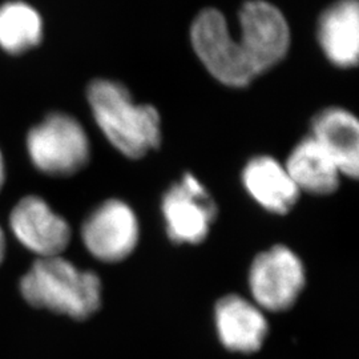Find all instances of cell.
<instances>
[{"mask_svg": "<svg viewBox=\"0 0 359 359\" xmlns=\"http://www.w3.org/2000/svg\"><path fill=\"white\" fill-rule=\"evenodd\" d=\"M10 225L15 237L40 258L60 256L71 241V228L43 198L28 196L13 208Z\"/></svg>", "mask_w": 359, "mask_h": 359, "instance_id": "9c48e42d", "label": "cell"}, {"mask_svg": "<svg viewBox=\"0 0 359 359\" xmlns=\"http://www.w3.org/2000/svg\"><path fill=\"white\" fill-rule=\"evenodd\" d=\"M318 40L326 57L341 68L358 63L359 4L357 0H341L322 13Z\"/></svg>", "mask_w": 359, "mask_h": 359, "instance_id": "4fadbf2b", "label": "cell"}, {"mask_svg": "<svg viewBox=\"0 0 359 359\" xmlns=\"http://www.w3.org/2000/svg\"><path fill=\"white\" fill-rule=\"evenodd\" d=\"M285 168L299 192L316 196L335 192L342 176L333 158L310 136L295 145Z\"/></svg>", "mask_w": 359, "mask_h": 359, "instance_id": "5bb4252c", "label": "cell"}, {"mask_svg": "<svg viewBox=\"0 0 359 359\" xmlns=\"http://www.w3.org/2000/svg\"><path fill=\"white\" fill-rule=\"evenodd\" d=\"M161 213L170 241L196 245L208 237L217 206L201 181L187 173L163 196Z\"/></svg>", "mask_w": 359, "mask_h": 359, "instance_id": "52a82bcc", "label": "cell"}, {"mask_svg": "<svg viewBox=\"0 0 359 359\" xmlns=\"http://www.w3.org/2000/svg\"><path fill=\"white\" fill-rule=\"evenodd\" d=\"M4 253H6V237H4V233L0 228V264L4 258Z\"/></svg>", "mask_w": 359, "mask_h": 359, "instance_id": "2e32d148", "label": "cell"}, {"mask_svg": "<svg viewBox=\"0 0 359 359\" xmlns=\"http://www.w3.org/2000/svg\"><path fill=\"white\" fill-rule=\"evenodd\" d=\"M43 38V20L25 1H8L0 7V47L19 55L36 47Z\"/></svg>", "mask_w": 359, "mask_h": 359, "instance_id": "9a60e30c", "label": "cell"}, {"mask_svg": "<svg viewBox=\"0 0 359 359\" xmlns=\"http://www.w3.org/2000/svg\"><path fill=\"white\" fill-rule=\"evenodd\" d=\"M92 115L107 140L132 160H139L161 144V118L152 105L136 104L120 83L99 79L88 87Z\"/></svg>", "mask_w": 359, "mask_h": 359, "instance_id": "6da1fadb", "label": "cell"}, {"mask_svg": "<svg viewBox=\"0 0 359 359\" xmlns=\"http://www.w3.org/2000/svg\"><path fill=\"white\" fill-rule=\"evenodd\" d=\"M191 36L198 59L219 83L243 88L256 79L237 40L228 31L225 16L217 10L206 8L198 13Z\"/></svg>", "mask_w": 359, "mask_h": 359, "instance_id": "5b68a950", "label": "cell"}, {"mask_svg": "<svg viewBox=\"0 0 359 359\" xmlns=\"http://www.w3.org/2000/svg\"><path fill=\"white\" fill-rule=\"evenodd\" d=\"M243 184L257 204L273 215L290 212L301 194L285 165L270 156H257L246 163Z\"/></svg>", "mask_w": 359, "mask_h": 359, "instance_id": "7c38bea8", "label": "cell"}, {"mask_svg": "<svg viewBox=\"0 0 359 359\" xmlns=\"http://www.w3.org/2000/svg\"><path fill=\"white\" fill-rule=\"evenodd\" d=\"M306 283L305 266L294 252L276 245L253 259L248 285L259 309L280 313L292 308Z\"/></svg>", "mask_w": 359, "mask_h": 359, "instance_id": "277c9868", "label": "cell"}, {"mask_svg": "<svg viewBox=\"0 0 359 359\" xmlns=\"http://www.w3.org/2000/svg\"><path fill=\"white\" fill-rule=\"evenodd\" d=\"M237 40L256 76L278 65L290 46V29L283 13L264 0L245 3L240 11Z\"/></svg>", "mask_w": 359, "mask_h": 359, "instance_id": "8992f818", "label": "cell"}, {"mask_svg": "<svg viewBox=\"0 0 359 359\" xmlns=\"http://www.w3.org/2000/svg\"><path fill=\"white\" fill-rule=\"evenodd\" d=\"M27 302L39 309L86 320L102 305V281L63 257L39 258L20 281Z\"/></svg>", "mask_w": 359, "mask_h": 359, "instance_id": "7a4b0ae2", "label": "cell"}, {"mask_svg": "<svg viewBox=\"0 0 359 359\" xmlns=\"http://www.w3.org/2000/svg\"><path fill=\"white\" fill-rule=\"evenodd\" d=\"M27 148L34 165L48 176H72L87 165L88 136L72 116L52 114L29 130Z\"/></svg>", "mask_w": 359, "mask_h": 359, "instance_id": "3957f363", "label": "cell"}, {"mask_svg": "<svg viewBox=\"0 0 359 359\" xmlns=\"http://www.w3.org/2000/svg\"><path fill=\"white\" fill-rule=\"evenodd\" d=\"M311 139L333 158L341 173L357 179L359 170V123L350 111L332 107L314 116Z\"/></svg>", "mask_w": 359, "mask_h": 359, "instance_id": "8fae6325", "label": "cell"}, {"mask_svg": "<svg viewBox=\"0 0 359 359\" xmlns=\"http://www.w3.org/2000/svg\"><path fill=\"white\" fill-rule=\"evenodd\" d=\"M140 238V225L133 209L111 198L90 212L81 226V240L102 262H120L133 253Z\"/></svg>", "mask_w": 359, "mask_h": 359, "instance_id": "ba28073f", "label": "cell"}, {"mask_svg": "<svg viewBox=\"0 0 359 359\" xmlns=\"http://www.w3.org/2000/svg\"><path fill=\"white\" fill-rule=\"evenodd\" d=\"M4 176H6V172H4V161H3V156L0 154V189L4 184Z\"/></svg>", "mask_w": 359, "mask_h": 359, "instance_id": "e0dca14e", "label": "cell"}, {"mask_svg": "<svg viewBox=\"0 0 359 359\" xmlns=\"http://www.w3.org/2000/svg\"><path fill=\"white\" fill-rule=\"evenodd\" d=\"M215 322L221 344L237 353L259 350L269 329L262 309L237 294L225 295L218 301Z\"/></svg>", "mask_w": 359, "mask_h": 359, "instance_id": "30bf717a", "label": "cell"}]
</instances>
